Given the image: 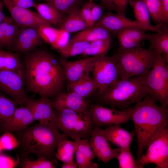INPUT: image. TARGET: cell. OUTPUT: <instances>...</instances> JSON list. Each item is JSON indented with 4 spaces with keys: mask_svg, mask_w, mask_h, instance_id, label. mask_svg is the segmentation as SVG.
<instances>
[{
    "mask_svg": "<svg viewBox=\"0 0 168 168\" xmlns=\"http://www.w3.org/2000/svg\"><path fill=\"white\" fill-rule=\"evenodd\" d=\"M43 1L65 16L76 8H80L85 0H38Z\"/></svg>",
    "mask_w": 168,
    "mask_h": 168,
    "instance_id": "31",
    "label": "cell"
},
{
    "mask_svg": "<svg viewBox=\"0 0 168 168\" xmlns=\"http://www.w3.org/2000/svg\"><path fill=\"white\" fill-rule=\"evenodd\" d=\"M89 108L95 125L99 126L120 125L130 119L128 108L118 110L114 108H108L98 104L89 105Z\"/></svg>",
    "mask_w": 168,
    "mask_h": 168,
    "instance_id": "11",
    "label": "cell"
},
{
    "mask_svg": "<svg viewBox=\"0 0 168 168\" xmlns=\"http://www.w3.org/2000/svg\"><path fill=\"white\" fill-rule=\"evenodd\" d=\"M11 18L5 16L4 20L0 24V49L2 48V44L4 33L8 24L12 22Z\"/></svg>",
    "mask_w": 168,
    "mask_h": 168,
    "instance_id": "48",
    "label": "cell"
},
{
    "mask_svg": "<svg viewBox=\"0 0 168 168\" xmlns=\"http://www.w3.org/2000/svg\"><path fill=\"white\" fill-rule=\"evenodd\" d=\"M74 141L76 150L79 152L89 161H91L95 158V156L90 146L88 139H77Z\"/></svg>",
    "mask_w": 168,
    "mask_h": 168,
    "instance_id": "40",
    "label": "cell"
},
{
    "mask_svg": "<svg viewBox=\"0 0 168 168\" xmlns=\"http://www.w3.org/2000/svg\"><path fill=\"white\" fill-rule=\"evenodd\" d=\"M80 8H76L64 16L59 25V29H63L70 33L79 32L88 28L80 14Z\"/></svg>",
    "mask_w": 168,
    "mask_h": 168,
    "instance_id": "25",
    "label": "cell"
},
{
    "mask_svg": "<svg viewBox=\"0 0 168 168\" xmlns=\"http://www.w3.org/2000/svg\"><path fill=\"white\" fill-rule=\"evenodd\" d=\"M157 55L153 50L140 45L128 51H116L112 56L121 79L143 77L152 68Z\"/></svg>",
    "mask_w": 168,
    "mask_h": 168,
    "instance_id": "5",
    "label": "cell"
},
{
    "mask_svg": "<svg viewBox=\"0 0 168 168\" xmlns=\"http://www.w3.org/2000/svg\"><path fill=\"white\" fill-rule=\"evenodd\" d=\"M149 93L142 82V77H138L120 79L97 96L102 104L123 110L140 101Z\"/></svg>",
    "mask_w": 168,
    "mask_h": 168,
    "instance_id": "4",
    "label": "cell"
},
{
    "mask_svg": "<svg viewBox=\"0 0 168 168\" xmlns=\"http://www.w3.org/2000/svg\"><path fill=\"white\" fill-rule=\"evenodd\" d=\"M78 164L76 162L73 161L63 162L61 166L62 168H78Z\"/></svg>",
    "mask_w": 168,
    "mask_h": 168,
    "instance_id": "49",
    "label": "cell"
},
{
    "mask_svg": "<svg viewBox=\"0 0 168 168\" xmlns=\"http://www.w3.org/2000/svg\"><path fill=\"white\" fill-rule=\"evenodd\" d=\"M149 43L148 49L153 50L157 55L162 56L168 64V28L154 34H147V39Z\"/></svg>",
    "mask_w": 168,
    "mask_h": 168,
    "instance_id": "24",
    "label": "cell"
},
{
    "mask_svg": "<svg viewBox=\"0 0 168 168\" xmlns=\"http://www.w3.org/2000/svg\"><path fill=\"white\" fill-rule=\"evenodd\" d=\"M19 29V27L14 23L12 22L8 24L4 35L2 48L12 49Z\"/></svg>",
    "mask_w": 168,
    "mask_h": 168,
    "instance_id": "36",
    "label": "cell"
},
{
    "mask_svg": "<svg viewBox=\"0 0 168 168\" xmlns=\"http://www.w3.org/2000/svg\"><path fill=\"white\" fill-rule=\"evenodd\" d=\"M105 9L100 4L93 2L89 27L94 25L101 17Z\"/></svg>",
    "mask_w": 168,
    "mask_h": 168,
    "instance_id": "43",
    "label": "cell"
},
{
    "mask_svg": "<svg viewBox=\"0 0 168 168\" xmlns=\"http://www.w3.org/2000/svg\"><path fill=\"white\" fill-rule=\"evenodd\" d=\"M35 121L29 110L26 107L16 108L9 121L0 129L2 132H11L29 126Z\"/></svg>",
    "mask_w": 168,
    "mask_h": 168,
    "instance_id": "22",
    "label": "cell"
},
{
    "mask_svg": "<svg viewBox=\"0 0 168 168\" xmlns=\"http://www.w3.org/2000/svg\"><path fill=\"white\" fill-rule=\"evenodd\" d=\"M55 96L52 101L55 110L68 109L80 113L86 110L89 107L86 99L74 92L61 91Z\"/></svg>",
    "mask_w": 168,
    "mask_h": 168,
    "instance_id": "17",
    "label": "cell"
},
{
    "mask_svg": "<svg viewBox=\"0 0 168 168\" xmlns=\"http://www.w3.org/2000/svg\"><path fill=\"white\" fill-rule=\"evenodd\" d=\"M94 25L103 27L110 34L116 35L120 31L129 27H138L148 31V29L137 22L110 11L103 13L101 17Z\"/></svg>",
    "mask_w": 168,
    "mask_h": 168,
    "instance_id": "15",
    "label": "cell"
},
{
    "mask_svg": "<svg viewBox=\"0 0 168 168\" xmlns=\"http://www.w3.org/2000/svg\"><path fill=\"white\" fill-rule=\"evenodd\" d=\"M25 104V107L29 110L35 121L39 122H53L55 110L53 107L52 101L49 98L41 97L38 99H31Z\"/></svg>",
    "mask_w": 168,
    "mask_h": 168,
    "instance_id": "16",
    "label": "cell"
},
{
    "mask_svg": "<svg viewBox=\"0 0 168 168\" xmlns=\"http://www.w3.org/2000/svg\"><path fill=\"white\" fill-rule=\"evenodd\" d=\"M96 57L74 61H68L62 57L58 58L67 83L74 82L86 75L90 74Z\"/></svg>",
    "mask_w": 168,
    "mask_h": 168,
    "instance_id": "14",
    "label": "cell"
},
{
    "mask_svg": "<svg viewBox=\"0 0 168 168\" xmlns=\"http://www.w3.org/2000/svg\"><path fill=\"white\" fill-rule=\"evenodd\" d=\"M10 70L24 75L23 63L18 53L0 49V70Z\"/></svg>",
    "mask_w": 168,
    "mask_h": 168,
    "instance_id": "27",
    "label": "cell"
},
{
    "mask_svg": "<svg viewBox=\"0 0 168 168\" xmlns=\"http://www.w3.org/2000/svg\"><path fill=\"white\" fill-rule=\"evenodd\" d=\"M37 30L42 40L51 46L55 42L59 30V29L52 27L51 26H42Z\"/></svg>",
    "mask_w": 168,
    "mask_h": 168,
    "instance_id": "37",
    "label": "cell"
},
{
    "mask_svg": "<svg viewBox=\"0 0 168 168\" xmlns=\"http://www.w3.org/2000/svg\"><path fill=\"white\" fill-rule=\"evenodd\" d=\"M111 36L103 27L94 25L79 32L70 38L69 42L81 41L90 43L99 39H111Z\"/></svg>",
    "mask_w": 168,
    "mask_h": 168,
    "instance_id": "26",
    "label": "cell"
},
{
    "mask_svg": "<svg viewBox=\"0 0 168 168\" xmlns=\"http://www.w3.org/2000/svg\"><path fill=\"white\" fill-rule=\"evenodd\" d=\"M55 156L63 162L73 161L76 151L75 141L67 139L61 141L58 143Z\"/></svg>",
    "mask_w": 168,
    "mask_h": 168,
    "instance_id": "32",
    "label": "cell"
},
{
    "mask_svg": "<svg viewBox=\"0 0 168 168\" xmlns=\"http://www.w3.org/2000/svg\"><path fill=\"white\" fill-rule=\"evenodd\" d=\"M52 121L39 122L16 131L13 134L19 144L18 155L27 159L30 154L54 162L55 149L59 142L68 137L61 133Z\"/></svg>",
    "mask_w": 168,
    "mask_h": 168,
    "instance_id": "3",
    "label": "cell"
},
{
    "mask_svg": "<svg viewBox=\"0 0 168 168\" xmlns=\"http://www.w3.org/2000/svg\"><path fill=\"white\" fill-rule=\"evenodd\" d=\"M8 10L14 23L21 28L40 27L51 24L44 20L37 12L29 8H22L12 4L8 0H2Z\"/></svg>",
    "mask_w": 168,
    "mask_h": 168,
    "instance_id": "12",
    "label": "cell"
},
{
    "mask_svg": "<svg viewBox=\"0 0 168 168\" xmlns=\"http://www.w3.org/2000/svg\"><path fill=\"white\" fill-rule=\"evenodd\" d=\"M128 3L133 8L135 21L147 28L148 31L161 32L168 27L165 24H151L150 15L145 0H129Z\"/></svg>",
    "mask_w": 168,
    "mask_h": 168,
    "instance_id": "21",
    "label": "cell"
},
{
    "mask_svg": "<svg viewBox=\"0 0 168 168\" xmlns=\"http://www.w3.org/2000/svg\"><path fill=\"white\" fill-rule=\"evenodd\" d=\"M93 2H85L80 8V14L86 23L88 27H89L91 15L92 3Z\"/></svg>",
    "mask_w": 168,
    "mask_h": 168,
    "instance_id": "45",
    "label": "cell"
},
{
    "mask_svg": "<svg viewBox=\"0 0 168 168\" xmlns=\"http://www.w3.org/2000/svg\"><path fill=\"white\" fill-rule=\"evenodd\" d=\"M18 105L13 99L0 91V129L11 119Z\"/></svg>",
    "mask_w": 168,
    "mask_h": 168,
    "instance_id": "28",
    "label": "cell"
},
{
    "mask_svg": "<svg viewBox=\"0 0 168 168\" xmlns=\"http://www.w3.org/2000/svg\"><path fill=\"white\" fill-rule=\"evenodd\" d=\"M55 110L53 122L63 133L75 140L91 136L96 125L89 108L80 113L68 109Z\"/></svg>",
    "mask_w": 168,
    "mask_h": 168,
    "instance_id": "6",
    "label": "cell"
},
{
    "mask_svg": "<svg viewBox=\"0 0 168 168\" xmlns=\"http://www.w3.org/2000/svg\"><path fill=\"white\" fill-rule=\"evenodd\" d=\"M164 14L166 19L168 20V0H162Z\"/></svg>",
    "mask_w": 168,
    "mask_h": 168,
    "instance_id": "50",
    "label": "cell"
},
{
    "mask_svg": "<svg viewBox=\"0 0 168 168\" xmlns=\"http://www.w3.org/2000/svg\"><path fill=\"white\" fill-rule=\"evenodd\" d=\"M142 82L149 91V95L162 106L168 105V64L162 56L157 55L148 73L142 77Z\"/></svg>",
    "mask_w": 168,
    "mask_h": 168,
    "instance_id": "7",
    "label": "cell"
},
{
    "mask_svg": "<svg viewBox=\"0 0 168 168\" xmlns=\"http://www.w3.org/2000/svg\"><path fill=\"white\" fill-rule=\"evenodd\" d=\"M18 142L14 134L6 132L0 137V146L2 150H10L16 148Z\"/></svg>",
    "mask_w": 168,
    "mask_h": 168,
    "instance_id": "41",
    "label": "cell"
},
{
    "mask_svg": "<svg viewBox=\"0 0 168 168\" xmlns=\"http://www.w3.org/2000/svg\"><path fill=\"white\" fill-rule=\"evenodd\" d=\"M145 30L138 27H129L119 31L116 35L119 46L116 51L124 52L132 50L138 46L141 41L147 40V34Z\"/></svg>",
    "mask_w": 168,
    "mask_h": 168,
    "instance_id": "19",
    "label": "cell"
},
{
    "mask_svg": "<svg viewBox=\"0 0 168 168\" xmlns=\"http://www.w3.org/2000/svg\"><path fill=\"white\" fill-rule=\"evenodd\" d=\"M145 154L136 160L139 168L150 163L156 168H168V129L154 139L147 147Z\"/></svg>",
    "mask_w": 168,
    "mask_h": 168,
    "instance_id": "9",
    "label": "cell"
},
{
    "mask_svg": "<svg viewBox=\"0 0 168 168\" xmlns=\"http://www.w3.org/2000/svg\"><path fill=\"white\" fill-rule=\"evenodd\" d=\"M75 155L76 162L78 168H97V163H93L85 158L80 152L75 151Z\"/></svg>",
    "mask_w": 168,
    "mask_h": 168,
    "instance_id": "44",
    "label": "cell"
},
{
    "mask_svg": "<svg viewBox=\"0 0 168 168\" xmlns=\"http://www.w3.org/2000/svg\"><path fill=\"white\" fill-rule=\"evenodd\" d=\"M111 41V39H99L91 42L82 54L92 56L106 55L110 48Z\"/></svg>",
    "mask_w": 168,
    "mask_h": 168,
    "instance_id": "33",
    "label": "cell"
},
{
    "mask_svg": "<svg viewBox=\"0 0 168 168\" xmlns=\"http://www.w3.org/2000/svg\"><path fill=\"white\" fill-rule=\"evenodd\" d=\"M117 159L120 168H139L130 151L121 148Z\"/></svg>",
    "mask_w": 168,
    "mask_h": 168,
    "instance_id": "38",
    "label": "cell"
},
{
    "mask_svg": "<svg viewBox=\"0 0 168 168\" xmlns=\"http://www.w3.org/2000/svg\"><path fill=\"white\" fill-rule=\"evenodd\" d=\"M150 17L156 24L168 25L162 0H145Z\"/></svg>",
    "mask_w": 168,
    "mask_h": 168,
    "instance_id": "30",
    "label": "cell"
},
{
    "mask_svg": "<svg viewBox=\"0 0 168 168\" xmlns=\"http://www.w3.org/2000/svg\"><path fill=\"white\" fill-rule=\"evenodd\" d=\"M90 146L99 160L107 163L110 160L117 158L121 148L112 149L101 131L100 127L96 125L89 140Z\"/></svg>",
    "mask_w": 168,
    "mask_h": 168,
    "instance_id": "13",
    "label": "cell"
},
{
    "mask_svg": "<svg viewBox=\"0 0 168 168\" xmlns=\"http://www.w3.org/2000/svg\"><path fill=\"white\" fill-rule=\"evenodd\" d=\"M37 30L31 28L20 29L12 49L18 53L32 51L43 42Z\"/></svg>",
    "mask_w": 168,
    "mask_h": 168,
    "instance_id": "18",
    "label": "cell"
},
{
    "mask_svg": "<svg viewBox=\"0 0 168 168\" xmlns=\"http://www.w3.org/2000/svg\"><path fill=\"white\" fill-rule=\"evenodd\" d=\"M88 1L90 2H94V1L97 0H87Z\"/></svg>",
    "mask_w": 168,
    "mask_h": 168,
    "instance_id": "52",
    "label": "cell"
},
{
    "mask_svg": "<svg viewBox=\"0 0 168 168\" xmlns=\"http://www.w3.org/2000/svg\"><path fill=\"white\" fill-rule=\"evenodd\" d=\"M2 148L1 147V146H0V153L1 152V151H2Z\"/></svg>",
    "mask_w": 168,
    "mask_h": 168,
    "instance_id": "53",
    "label": "cell"
},
{
    "mask_svg": "<svg viewBox=\"0 0 168 168\" xmlns=\"http://www.w3.org/2000/svg\"><path fill=\"white\" fill-rule=\"evenodd\" d=\"M66 88L67 91L75 92L85 99L92 96L98 90L96 82L90 74L74 82L67 83Z\"/></svg>",
    "mask_w": 168,
    "mask_h": 168,
    "instance_id": "23",
    "label": "cell"
},
{
    "mask_svg": "<svg viewBox=\"0 0 168 168\" xmlns=\"http://www.w3.org/2000/svg\"><path fill=\"white\" fill-rule=\"evenodd\" d=\"M25 84L30 92L41 97H51L62 91L66 80L58 58L42 49H34L24 62Z\"/></svg>",
    "mask_w": 168,
    "mask_h": 168,
    "instance_id": "1",
    "label": "cell"
},
{
    "mask_svg": "<svg viewBox=\"0 0 168 168\" xmlns=\"http://www.w3.org/2000/svg\"><path fill=\"white\" fill-rule=\"evenodd\" d=\"M3 3L1 0H0V24L4 20L5 16L2 11Z\"/></svg>",
    "mask_w": 168,
    "mask_h": 168,
    "instance_id": "51",
    "label": "cell"
},
{
    "mask_svg": "<svg viewBox=\"0 0 168 168\" xmlns=\"http://www.w3.org/2000/svg\"><path fill=\"white\" fill-rule=\"evenodd\" d=\"M59 32L54 43L51 46L56 50L65 46L68 43L70 39L69 33L62 29Z\"/></svg>",
    "mask_w": 168,
    "mask_h": 168,
    "instance_id": "42",
    "label": "cell"
},
{
    "mask_svg": "<svg viewBox=\"0 0 168 168\" xmlns=\"http://www.w3.org/2000/svg\"><path fill=\"white\" fill-rule=\"evenodd\" d=\"M35 8L40 16L51 25H59L64 16L45 2L36 3Z\"/></svg>",
    "mask_w": 168,
    "mask_h": 168,
    "instance_id": "29",
    "label": "cell"
},
{
    "mask_svg": "<svg viewBox=\"0 0 168 168\" xmlns=\"http://www.w3.org/2000/svg\"><path fill=\"white\" fill-rule=\"evenodd\" d=\"M101 131L108 141L119 147L120 148L130 150V147L135 135L134 130L128 131L119 125H111Z\"/></svg>",
    "mask_w": 168,
    "mask_h": 168,
    "instance_id": "20",
    "label": "cell"
},
{
    "mask_svg": "<svg viewBox=\"0 0 168 168\" xmlns=\"http://www.w3.org/2000/svg\"><path fill=\"white\" fill-rule=\"evenodd\" d=\"M18 162L12 157L4 154H0V168H14Z\"/></svg>",
    "mask_w": 168,
    "mask_h": 168,
    "instance_id": "46",
    "label": "cell"
},
{
    "mask_svg": "<svg viewBox=\"0 0 168 168\" xmlns=\"http://www.w3.org/2000/svg\"><path fill=\"white\" fill-rule=\"evenodd\" d=\"M24 75L10 70H0V91L18 104H25L31 98L26 93Z\"/></svg>",
    "mask_w": 168,
    "mask_h": 168,
    "instance_id": "10",
    "label": "cell"
},
{
    "mask_svg": "<svg viewBox=\"0 0 168 168\" xmlns=\"http://www.w3.org/2000/svg\"><path fill=\"white\" fill-rule=\"evenodd\" d=\"M129 0H100V4L105 10L115 11L121 16H126Z\"/></svg>",
    "mask_w": 168,
    "mask_h": 168,
    "instance_id": "35",
    "label": "cell"
},
{
    "mask_svg": "<svg viewBox=\"0 0 168 168\" xmlns=\"http://www.w3.org/2000/svg\"><path fill=\"white\" fill-rule=\"evenodd\" d=\"M13 5L19 7L29 8L35 7L36 3L34 0H8Z\"/></svg>",
    "mask_w": 168,
    "mask_h": 168,
    "instance_id": "47",
    "label": "cell"
},
{
    "mask_svg": "<svg viewBox=\"0 0 168 168\" xmlns=\"http://www.w3.org/2000/svg\"><path fill=\"white\" fill-rule=\"evenodd\" d=\"M91 72L98 90L97 96L120 79L113 57L96 56Z\"/></svg>",
    "mask_w": 168,
    "mask_h": 168,
    "instance_id": "8",
    "label": "cell"
},
{
    "mask_svg": "<svg viewBox=\"0 0 168 168\" xmlns=\"http://www.w3.org/2000/svg\"><path fill=\"white\" fill-rule=\"evenodd\" d=\"M86 41H77L69 42L64 47L57 51L61 57L65 59L82 54L89 45Z\"/></svg>",
    "mask_w": 168,
    "mask_h": 168,
    "instance_id": "34",
    "label": "cell"
},
{
    "mask_svg": "<svg viewBox=\"0 0 168 168\" xmlns=\"http://www.w3.org/2000/svg\"><path fill=\"white\" fill-rule=\"evenodd\" d=\"M156 102L148 94L128 108L137 138L136 160L141 158L154 139L168 129V110Z\"/></svg>",
    "mask_w": 168,
    "mask_h": 168,
    "instance_id": "2",
    "label": "cell"
},
{
    "mask_svg": "<svg viewBox=\"0 0 168 168\" xmlns=\"http://www.w3.org/2000/svg\"><path fill=\"white\" fill-rule=\"evenodd\" d=\"M19 166L22 168H54V162L45 158H38L34 161L25 159L20 163Z\"/></svg>",
    "mask_w": 168,
    "mask_h": 168,
    "instance_id": "39",
    "label": "cell"
}]
</instances>
